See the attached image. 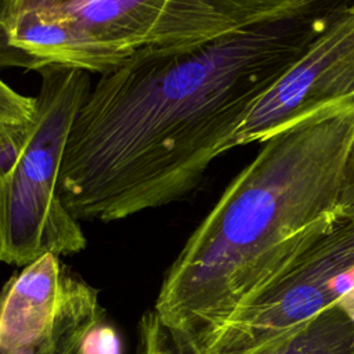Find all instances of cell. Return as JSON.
I'll return each mask as SVG.
<instances>
[{"mask_svg": "<svg viewBox=\"0 0 354 354\" xmlns=\"http://www.w3.org/2000/svg\"><path fill=\"white\" fill-rule=\"evenodd\" d=\"M351 10L354 11V1H353V4H351Z\"/></svg>", "mask_w": 354, "mask_h": 354, "instance_id": "2e32d148", "label": "cell"}, {"mask_svg": "<svg viewBox=\"0 0 354 354\" xmlns=\"http://www.w3.org/2000/svg\"><path fill=\"white\" fill-rule=\"evenodd\" d=\"M98 290L55 254L22 267L0 289V354H76L105 319Z\"/></svg>", "mask_w": 354, "mask_h": 354, "instance_id": "8992f818", "label": "cell"}, {"mask_svg": "<svg viewBox=\"0 0 354 354\" xmlns=\"http://www.w3.org/2000/svg\"><path fill=\"white\" fill-rule=\"evenodd\" d=\"M293 0H165L147 46L191 47L257 22Z\"/></svg>", "mask_w": 354, "mask_h": 354, "instance_id": "ba28073f", "label": "cell"}, {"mask_svg": "<svg viewBox=\"0 0 354 354\" xmlns=\"http://www.w3.org/2000/svg\"><path fill=\"white\" fill-rule=\"evenodd\" d=\"M270 354H354V322L335 304Z\"/></svg>", "mask_w": 354, "mask_h": 354, "instance_id": "9c48e42d", "label": "cell"}, {"mask_svg": "<svg viewBox=\"0 0 354 354\" xmlns=\"http://www.w3.org/2000/svg\"><path fill=\"white\" fill-rule=\"evenodd\" d=\"M351 3L293 0L202 44L144 46L101 75L68 137L66 209L109 223L185 198L252 106Z\"/></svg>", "mask_w": 354, "mask_h": 354, "instance_id": "6da1fadb", "label": "cell"}, {"mask_svg": "<svg viewBox=\"0 0 354 354\" xmlns=\"http://www.w3.org/2000/svg\"><path fill=\"white\" fill-rule=\"evenodd\" d=\"M173 344L153 311L144 314L140 322V342L136 354H173Z\"/></svg>", "mask_w": 354, "mask_h": 354, "instance_id": "7c38bea8", "label": "cell"}, {"mask_svg": "<svg viewBox=\"0 0 354 354\" xmlns=\"http://www.w3.org/2000/svg\"><path fill=\"white\" fill-rule=\"evenodd\" d=\"M354 290V212L330 223L277 268L202 354H270Z\"/></svg>", "mask_w": 354, "mask_h": 354, "instance_id": "277c9868", "label": "cell"}, {"mask_svg": "<svg viewBox=\"0 0 354 354\" xmlns=\"http://www.w3.org/2000/svg\"><path fill=\"white\" fill-rule=\"evenodd\" d=\"M76 354H122L120 336L106 319H101L86 330Z\"/></svg>", "mask_w": 354, "mask_h": 354, "instance_id": "8fae6325", "label": "cell"}, {"mask_svg": "<svg viewBox=\"0 0 354 354\" xmlns=\"http://www.w3.org/2000/svg\"><path fill=\"white\" fill-rule=\"evenodd\" d=\"M165 0H84L12 18L6 36L21 68L104 75L149 43Z\"/></svg>", "mask_w": 354, "mask_h": 354, "instance_id": "5b68a950", "label": "cell"}, {"mask_svg": "<svg viewBox=\"0 0 354 354\" xmlns=\"http://www.w3.org/2000/svg\"><path fill=\"white\" fill-rule=\"evenodd\" d=\"M350 6L252 106L231 140V149L263 142L314 115L354 113V11Z\"/></svg>", "mask_w": 354, "mask_h": 354, "instance_id": "52a82bcc", "label": "cell"}, {"mask_svg": "<svg viewBox=\"0 0 354 354\" xmlns=\"http://www.w3.org/2000/svg\"><path fill=\"white\" fill-rule=\"evenodd\" d=\"M339 205L343 212H354V137L343 165Z\"/></svg>", "mask_w": 354, "mask_h": 354, "instance_id": "4fadbf2b", "label": "cell"}, {"mask_svg": "<svg viewBox=\"0 0 354 354\" xmlns=\"http://www.w3.org/2000/svg\"><path fill=\"white\" fill-rule=\"evenodd\" d=\"M354 113H319L263 141L165 274L153 313L177 354H202L241 304L340 210Z\"/></svg>", "mask_w": 354, "mask_h": 354, "instance_id": "7a4b0ae2", "label": "cell"}, {"mask_svg": "<svg viewBox=\"0 0 354 354\" xmlns=\"http://www.w3.org/2000/svg\"><path fill=\"white\" fill-rule=\"evenodd\" d=\"M80 1H84V0H15L8 22L18 15L39 12V11H48V10H58Z\"/></svg>", "mask_w": 354, "mask_h": 354, "instance_id": "9a60e30c", "label": "cell"}, {"mask_svg": "<svg viewBox=\"0 0 354 354\" xmlns=\"http://www.w3.org/2000/svg\"><path fill=\"white\" fill-rule=\"evenodd\" d=\"M15 0H0V68L17 66L21 68V61L17 53L8 46L6 36V26L10 19Z\"/></svg>", "mask_w": 354, "mask_h": 354, "instance_id": "5bb4252c", "label": "cell"}, {"mask_svg": "<svg viewBox=\"0 0 354 354\" xmlns=\"http://www.w3.org/2000/svg\"><path fill=\"white\" fill-rule=\"evenodd\" d=\"M37 72L33 116L0 142V263L21 268L44 254H76L87 243L62 202L59 174L90 76L55 65Z\"/></svg>", "mask_w": 354, "mask_h": 354, "instance_id": "3957f363", "label": "cell"}, {"mask_svg": "<svg viewBox=\"0 0 354 354\" xmlns=\"http://www.w3.org/2000/svg\"><path fill=\"white\" fill-rule=\"evenodd\" d=\"M35 112V97L19 94L0 77V142L25 126Z\"/></svg>", "mask_w": 354, "mask_h": 354, "instance_id": "30bf717a", "label": "cell"}]
</instances>
